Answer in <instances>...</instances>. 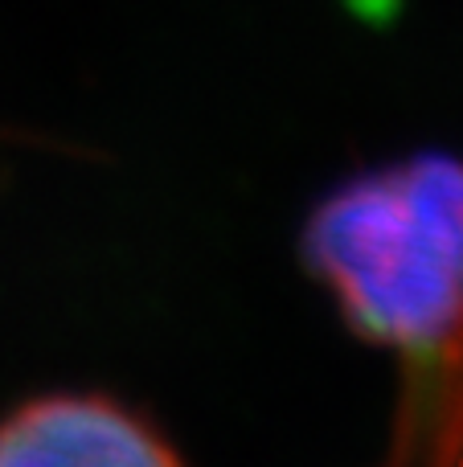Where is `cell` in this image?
<instances>
[{"label":"cell","mask_w":463,"mask_h":467,"mask_svg":"<svg viewBox=\"0 0 463 467\" xmlns=\"http://www.w3.org/2000/svg\"><path fill=\"white\" fill-rule=\"evenodd\" d=\"M349 328L402 357V402L377 467L463 460V161L423 152L336 189L304 234Z\"/></svg>","instance_id":"6da1fadb"},{"label":"cell","mask_w":463,"mask_h":467,"mask_svg":"<svg viewBox=\"0 0 463 467\" xmlns=\"http://www.w3.org/2000/svg\"><path fill=\"white\" fill-rule=\"evenodd\" d=\"M0 467H185L169 439L103 394H49L0 419Z\"/></svg>","instance_id":"7a4b0ae2"},{"label":"cell","mask_w":463,"mask_h":467,"mask_svg":"<svg viewBox=\"0 0 463 467\" xmlns=\"http://www.w3.org/2000/svg\"><path fill=\"white\" fill-rule=\"evenodd\" d=\"M459 467H463V460H459Z\"/></svg>","instance_id":"3957f363"}]
</instances>
